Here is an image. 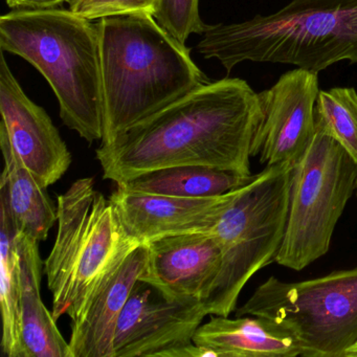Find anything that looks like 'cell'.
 I'll return each instance as SVG.
<instances>
[{"mask_svg": "<svg viewBox=\"0 0 357 357\" xmlns=\"http://www.w3.org/2000/svg\"><path fill=\"white\" fill-rule=\"evenodd\" d=\"M256 175H243L213 167L187 165L142 173L116 183L130 191L183 198L223 195L250 183Z\"/></svg>", "mask_w": 357, "mask_h": 357, "instance_id": "cell-18", "label": "cell"}, {"mask_svg": "<svg viewBox=\"0 0 357 357\" xmlns=\"http://www.w3.org/2000/svg\"><path fill=\"white\" fill-rule=\"evenodd\" d=\"M317 74L296 68L282 75L271 89L259 93L262 121L252 155L266 166L296 165L314 139Z\"/></svg>", "mask_w": 357, "mask_h": 357, "instance_id": "cell-10", "label": "cell"}, {"mask_svg": "<svg viewBox=\"0 0 357 357\" xmlns=\"http://www.w3.org/2000/svg\"><path fill=\"white\" fill-rule=\"evenodd\" d=\"M315 119L357 162V93L352 87L319 91Z\"/></svg>", "mask_w": 357, "mask_h": 357, "instance_id": "cell-20", "label": "cell"}, {"mask_svg": "<svg viewBox=\"0 0 357 357\" xmlns=\"http://www.w3.org/2000/svg\"><path fill=\"white\" fill-rule=\"evenodd\" d=\"M7 5L13 10L54 9L68 0H6Z\"/></svg>", "mask_w": 357, "mask_h": 357, "instance_id": "cell-23", "label": "cell"}, {"mask_svg": "<svg viewBox=\"0 0 357 357\" xmlns=\"http://www.w3.org/2000/svg\"><path fill=\"white\" fill-rule=\"evenodd\" d=\"M147 245V267L139 280L171 298L202 300L206 296L222 258L210 231L170 236Z\"/></svg>", "mask_w": 357, "mask_h": 357, "instance_id": "cell-14", "label": "cell"}, {"mask_svg": "<svg viewBox=\"0 0 357 357\" xmlns=\"http://www.w3.org/2000/svg\"><path fill=\"white\" fill-rule=\"evenodd\" d=\"M197 50L227 73L244 61L290 64L319 74L357 62V0H291L271 15L208 26Z\"/></svg>", "mask_w": 357, "mask_h": 357, "instance_id": "cell-3", "label": "cell"}, {"mask_svg": "<svg viewBox=\"0 0 357 357\" xmlns=\"http://www.w3.org/2000/svg\"><path fill=\"white\" fill-rule=\"evenodd\" d=\"M310 147L294 165L283 241L275 262L302 271L325 256L353 192L357 162L315 119Z\"/></svg>", "mask_w": 357, "mask_h": 357, "instance_id": "cell-7", "label": "cell"}, {"mask_svg": "<svg viewBox=\"0 0 357 357\" xmlns=\"http://www.w3.org/2000/svg\"><path fill=\"white\" fill-rule=\"evenodd\" d=\"M104 135L109 145L127 131L210 82L190 49L153 15L127 14L98 20Z\"/></svg>", "mask_w": 357, "mask_h": 357, "instance_id": "cell-2", "label": "cell"}, {"mask_svg": "<svg viewBox=\"0 0 357 357\" xmlns=\"http://www.w3.org/2000/svg\"><path fill=\"white\" fill-rule=\"evenodd\" d=\"M147 244L123 252L102 275L76 319L72 321L73 357H114L119 317L147 267Z\"/></svg>", "mask_w": 357, "mask_h": 357, "instance_id": "cell-13", "label": "cell"}, {"mask_svg": "<svg viewBox=\"0 0 357 357\" xmlns=\"http://www.w3.org/2000/svg\"><path fill=\"white\" fill-rule=\"evenodd\" d=\"M344 357H357V342L354 344V346L351 347V348L347 351Z\"/></svg>", "mask_w": 357, "mask_h": 357, "instance_id": "cell-24", "label": "cell"}, {"mask_svg": "<svg viewBox=\"0 0 357 357\" xmlns=\"http://www.w3.org/2000/svg\"><path fill=\"white\" fill-rule=\"evenodd\" d=\"M0 127L20 162L43 185L57 183L68 172L72 154L45 108L24 93L1 51Z\"/></svg>", "mask_w": 357, "mask_h": 357, "instance_id": "cell-11", "label": "cell"}, {"mask_svg": "<svg viewBox=\"0 0 357 357\" xmlns=\"http://www.w3.org/2000/svg\"><path fill=\"white\" fill-rule=\"evenodd\" d=\"M198 298H171L139 280L116 325L114 357H206L193 342L206 317Z\"/></svg>", "mask_w": 357, "mask_h": 357, "instance_id": "cell-9", "label": "cell"}, {"mask_svg": "<svg viewBox=\"0 0 357 357\" xmlns=\"http://www.w3.org/2000/svg\"><path fill=\"white\" fill-rule=\"evenodd\" d=\"M55 243L43 262V275L53 294L56 321L80 314L108 267L137 242L125 234L109 199L91 177L77 179L57 197Z\"/></svg>", "mask_w": 357, "mask_h": 357, "instance_id": "cell-6", "label": "cell"}, {"mask_svg": "<svg viewBox=\"0 0 357 357\" xmlns=\"http://www.w3.org/2000/svg\"><path fill=\"white\" fill-rule=\"evenodd\" d=\"M0 304L1 350L6 356L22 357L20 254L15 225L3 200H0Z\"/></svg>", "mask_w": 357, "mask_h": 357, "instance_id": "cell-19", "label": "cell"}, {"mask_svg": "<svg viewBox=\"0 0 357 357\" xmlns=\"http://www.w3.org/2000/svg\"><path fill=\"white\" fill-rule=\"evenodd\" d=\"M1 51L20 56L49 82L64 125L89 143L104 135L97 24L70 9L12 10L0 17Z\"/></svg>", "mask_w": 357, "mask_h": 357, "instance_id": "cell-4", "label": "cell"}, {"mask_svg": "<svg viewBox=\"0 0 357 357\" xmlns=\"http://www.w3.org/2000/svg\"><path fill=\"white\" fill-rule=\"evenodd\" d=\"M237 190L215 197L183 198L130 191L116 185L109 200L125 234L137 243L148 244L170 236L210 231Z\"/></svg>", "mask_w": 357, "mask_h": 357, "instance_id": "cell-12", "label": "cell"}, {"mask_svg": "<svg viewBox=\"0 0 357 357\" xmlns=\"http://www.w3.org/2000/svg\"><path fill=\"white\" fill-rule=\"evenodd\" d=\"M194 344L206 357H296L300 346L288 328L273 319L212 315L195 332Z\"/></svg>", "mask_w": 357, "mask_h": 357, "instance_id": "cell-15", "label": "cell"}, {"mask_svg": "<svg viewBox=\"0 0 357 357\" xmlns=\"http://www.w3.org/2000/svg\"><path fill=\"white\" fill-rule=\"evenodd\" d=\"M290 330L303 357H344L357 342V267L317 279L269 277L236 311Z\"/></svg>", "mask_w": 357, "mask_h": 357, "instance_id": "cell-8", "label": "cell"}, {"mask_svg": "<svg viewBox=\"0 0 357 357\" xmlns=\"http://www.w3.org/2000/svg\"><path fill=\"white\" fill-rule=\"evenodd\" d=\"M0 147L5 162L0 181V200L7 206L18 231L37 241H45L50 229L57 222V206L47 195V188L20 162L1 127Z\"/></svg>", "mask_w": 357, "mask_h": 357, "instance_id": "cell-17", "label": "cell"}, {"mask_svg": "<svg viewBox=\"0 0 357 357\" xmlns=\"http://www.w3.org/2000/svg\"><path fill=\"white\" fill-rule=\"evenodd\" d=\"M20 263V324L22 357H73L53 312L41 298L43 263L38 243L16 229Z\"/></svg>", "mask_w": 357, "mask_h": 357, "instance_id": "cell-16", "label": "cell"}, {"mask_svg": "<svg viewBox=\"0 0 357 357\" xmlns=\"http://www.w3.org/2000/svg\"><path fill=\"white\" fill-rule=\"evenodd\" d=\"M262 109L244 80L206 83L96 151L105 179L116 183L167 167H213L250 175Z\"/></svg>", "mask_w": 357, "mask_h": 357, "instance_id": "cell-1", "label": "cell"}, {"mask_svg": "<svg viewBox=\"0 0 357 357\" xmlns=\"http://www.w3.org/2000/svg\"><path fill=\"white\" fill-rule=\"evenodd\" d=\"M153 17L183 45L192 34L202 35L208 26L200 17L199 0H158Z\"/></svg>", "mask_w": 357, "mask_h": 357, "instance_id": "cell-21", "label": "cell"}, {"mask_svg": "<svg viewBox=\"0 0 357 357\" xmlns=\"http://www.w3.org/2000/svg\"><path fill=\"white\" fill-rule=\"evenodd\" d=\"M294 165L266 166L236 191L210 233L221 248V265L202 298L208 315L229 317L250 278L275 261L283 241Z\"/></svg>", "mask_w": 357, "mask_h": 357, "instance_id": "cell-5", "label": "cell"}, {"mask_svg": "<svg viewBox=\"0 0 357 357\" xmlns=\"http://www.w3.org/2000/svg\"><path fill=\"white\" fill-rule=\"evenodd\" d=\"M356 195H357V183H356Z\"/></svg>", "mask_w": 357, "mask_h": 357, "instance_id": "cell-25", "label": "cell"}, {"mask_svg": "<svg viewBox=\"0 0 357 357\" xmlns=\"http://www.w3.org/2000/svg\"><path fill=\"white\" fill-rule=\"evenodd\" d=\"M68 3L70 11L93 22L127 14L153 15L158 0H68Z\"/></svg>", "mask_w": 357, "mask_h": 357, "instance_id": "cell-22", "label": "cell"}]
</instances>
